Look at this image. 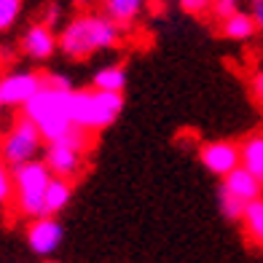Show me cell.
I'll use <instances>...</instances> for the list:
<instances>
[{
  "instance_id": "cell-29",
  "label": "cell",
  "mask_w": 263,
  "mask_h": 263,
  "mask_svg": "<svg viewBox=\"0 0 263 263\" xmlns=\"http://www.w3.org/2000/svg\"><path fill=\"white\" fill-rule=\"evenodd\" d=\"M46 263H54V260H46Z\"/></svg>"
},
{
  "instance_id": "cell-5",
  "label": "cell",
  "mask_w": 263,
  "mask_h": 263,
  "mask_svg": "<svg viewBox=\"0 0 263 263\" xmlns=\"http://www.w3.org/2000/svg\"><path fill=\"white\" fill-rule=\"evenodd\" d=\"M89 145H91L89 132L73 126L62 140L46 145L43 164L49 166V172L54 177H59V180H73V177H78L83 172V161H86L83 156H86Z\"/></svg>"
},
{
  "instance_id": "cell-16",
  "label": "cell",
  "mask_w": 263,
  "mask_h": 263,
  "mask_svg": "<svg viewBox=\"0 0 263 263\" xmlns=\"http://www.w3.org/2000/svg\"><path fill=\"white\" fill-rule=\"evenodd\" d=\"M220 30H223L226 38H231V41H250L258 32V25H255V19L250 11H236L234 16L220 22Z\"/></svg>"
},
{
  "instance_id": "cell-3",
  "label": "cell",
  "mask_w": 263,
  "mask_h": 263,
  "mask_svg": "<svg viewBox=\"0 0 263 263\" xmlns=\"http://www.w3.org/2000/svg\"><path fill=\"white\" fill-rule=\"evenodd\" d=\"M124 110V94L113 91H97V89H76L73 91V126L83 132H102L107 129Z\"/></svg>"
},
{
  "instance_id": "cell-22",
  "label": "cell",
  "mask_w": 263,
  "mask_h": 263,
  "mask_svg": "<svg viewBox=\"0 0 263 263\" xmlns=\"http://www.w3.org/2000/svg\"><path fill=\"white\" fill-rule=\"evenodd\" d=\"M212 3L215 0H180V8L185 14L201 16V14H207V11H212Z\"/></svg>"
},
{
  "instance_id": "cell-6",
  "label": "cell",
  "mask_w": 263,
  "mask_h": 263,
  "mask_svg": "<svg viewBox=\"0 0 263 263\" xmlns=\"http://www.w3.org/2000/svg\"><path fill=\"white\" fill-rule=\"evenodd\" d=\"M41 145H43V137H41L38 126H35L27 116H22L3 135V140H0V159L6 161V166L16 170L22 164L35 161Z\"/></svg>"
},
{
  "instance_id": "cell-25",
  "label": "cell",
  "mask_w": 263,
  "mask_h": 263,
  "mask_svg": "<svg viewBox=\"0 0 263 263\" xmlns=\"http://www.w3.org/2000/svg\"><path fill=\"white\" fill-rule=\"evenodd\" d=\"M57 22H59V6H49V11H46V22H43V25H46V27H54Z\"/></svg>"
},
{
  "instance_id": "cell-14",
  "label": "cell",
  "mask_w": 263,
  "mask_h": 263,
  "mask_svg": "<svg viewBox=\"0 0 263 263\" xmlns=\"http://www.w3.org/2000/svg\"><path fill=\"white\" fill-rule=\"evenodd\" d=\"M102 6H105V16L121 27V25H132L142 14L145 0H102Z\"/></svg>"
},
{
  "instance_id": "cell-17",
  "label": "cell",
  "mask_w": 263,
  "mask_h": 263,
  "mask_svg": "<svg viewBox=\"0 0 263 263\" xmlns=\"http://www.w3.org/2000/svg\"><path fill=\"white\" fill-rule=\"evenodd\" d=\"M126 86V70L121 65H105L94 73V86L97 91H113V94H121Z\"/></svg>"
},
{
  "instance_id": "cell-2",
  "label": "cell",
  "mask_w": 263,
  "mask_h": 263,
  "mask_svg": "<svg viewBox=\"0 0 263 263\" xmlns=\"http://www.w3.org/2000/svg\"><path fill=\"white\" fill-rule=\"evenodd\" d=\"M73 91L76 89H65V86H54L46 83L41 91L25 105V116L38 126L41 137L46 142H57L62 140L70 129H73V116H70V105H73Z\"/></svg>"
},
{
  "instance_id": "cell-21",
  "label": "cell",
  "mask_w": 263,
  "mask_h": 263,
  "mask_svg": "<svg viewBox=\"0 0 263 263\" xmlns=\"http://www.w3.org/2000/svg\"><path fill=\"white\" fill-rule=\"evenodd\" d=\"M236 11H239V0H215L212 3V14H215V19H220V22L234 16Z\"/></svg>"
},
{
  "instance_id": "cell-7",
  "label": "cell",
  "mask_w": 263,
  "mask_h": 263,
  "mask_svg": "<svg viewBox=\"0 0 263 263\" xmlns=\"http://www.w3.org/2000/svg\"><path fill=\"white\" fill-rule=\"evenodd\" d=\"M199 161L204 170H210L218 177H229L234 170H239V145L229 140L204 142L199 148Z\"/></svg>"
},
{
  "instance_id": "cell-18",
  "label": "cell",
  "mask_w": 263,
  "mask_h": 263,
  "mask_svg": "<svg viewBox=\"0 0 263 263\" xmlns=\"http://www.w3.org/2000/svg\"><path fill=\"white\" fill-rule=\"evenodd\" d=\"M218 207L223 212V218H229V220H242V215L247 210V204H242L239 199L229 196L226 191H218Z\"/></svg>"
},
{
  "instance_id": "cell-9",
  "label": "cell",
  "mask_w": 263,
  "mask_h": 263,
  "mask_svg": "<svg viewBox=\"0 0 263 263\" xmlns=\"http://www.w3.org/2000/svg\"><path fill=\"white\" fill-rule=\"evenodd\" d=\"M43 86V76L38 73H27V70H19V73H11L0 81V91H3V102L14 105V107H25L35 94Z\"/></svg>"
},
{
  "instance_id": "cell-20",
  "label": "cell",
  "mask_w": 263,
  "mask_h": 263,
  "mask_svg": "<svg viewBox=\"0 0 263 263\" xmlns=\"http://www.w3.org/2000/svg\"><path fill=\"white\" fill-rule=\"evenodd\" d=\"M14 199V180H11V170L6 166V161L0 159V210Z\"/></svg>"
},
{
  "instance_id": "cell-30",
  "label": "cell",
  "mask_w": 263,
  "mask_h": 263,
  "mask_svg": "<svg viewBox=\"0 0 263 263\" xmlns=\"http://www.w3.org/2000/svg\"><path fill=\"white\" fill-rule=\"evenodd\" d=\"M0 140H3V135H0Z\"/></svg>"
},
{
  "instance_id": "cell-8",
  "label": "cell",
  "mask_w": 263,
  "mask_h": 263,
  "mask_svg": "<svg viewBox=\"0 0 263 263\" xmlns=\"http://www.w3.org/2000/svg\"><path fill=\"white\" fill-rule=\"evenodd\" d=\"M65 239V229L57 218H35L30 226H27V245L35 255H51L54 250L62 245Z\"/></svg>"
},
{
  "instance_id": "cell-15",
  "label": "cell",
  "mask_w": 263,
  "mask_h": 263,
  "mask_svg": "<svg viewBox=\"0 0 263 263\" xmlns=\"http://www.w3.org/2000/svg\"><path fill=\"white\" fill-rule=\"evenodd\" d=\"M239 223H242V231L247 236V242L253 247H263V196L250 201Z\"/></svg>"
},
{
  "instance_id": "cell-10",
  "label": "cell",
  "mask_w": 263,
  "mask_h": 263,
  "mask_svg": "<svg viewBox=\"0 0 263 263\" xmlns=\"http://www.w3.org/2000/svg\"><path fill=\"white\" fill-rule=\"evenodd\" d=\"M220 191H226L229 196L239 199L242 204H250V201H255L263 196V183L255 180L253 175H250L247 170H234L229 177H223V183H220Z\"/></svg>"
},
{
  "instance_id": "cell-23",
  "label": "cell",
  "mask_w": 263,
  "mask_h": 263,
  "mask_svg": "<svg viewBox=\"0 0 263 263\" xmlns=\"http://www.w3.org/2000/svg\"><path fill=\"white\" fill-rule=\"evenodd\" d=\"M250 14H253L258 30H263V0H253V3H250Z\"/></svg>"
},
{
  "instance_id": "cell-13",
  "label": "cell",
  "mask_w": 263,
  "mask_h": 263,
  "mask_svg": "<svg viewBox=\"0 0 263 263\" xmlns=\"http://www.w3.org/2000/svg\"><path fill=\"white\" fill-rule=\"evenodd\" d=\"M70 199H73V185H70V180H59V177H54V180L49 183V188H46L43 215L57 218V215L70 204Z\"/></svg>"
},
{
  "instance_id": "cell-27",
  "label": "cell",
  "mask_w": 263,
  "mask_h": 263,
  "mask_svg": "<svg viewBox=\"0 0 263 263\" xmlns=\"http://www.w3.org/2000/svg\"><path fill=\"white\" fill-rule=\"evenodd\" d=\"M76 3H78V6H94L97 0H76Z\"/></svg>"
},
{
  "instance_id": "cell-4",
  "label": "cell",
  "mask_w": 263,
  "mask_h": 263,
  "mask_svg": "<svg viewBox=\"0 0 263 263\" xmlns=\"http://www.w3.org/2000/svg\"><path fill=\"white\" fill-rule=\"evenodd\" d=\"M14 180V210L25 218H43V201H46V188L54 180L49 166L43 161H30L11 170Z\"/></svg>"
},
{
  "instance_id": "cell-28",
  "label": "cell",
  "mask_w": 263,
  "mask_h": 263,
  "mask_svg": "<svg viewBox=\"0 0 263 263\" xmlns=\"http://www.w3.org/2000/svg\"><path fill=\"white\" fill-rule=\"evenodd\" d=\"M3 105H6V102H3V91H0V107H3Z\"/></svg>"
},
{
  "instance_id": "cell-24",
  "label": "cell",
  "mask_w": 263,
  "mask_h": 263,
  "mask_svg": "<svg viewBox=\"0 0 263 263\" xmlns=\"http://www.w3.org/2000/svg\"><path fill=\"white\" fill-rule=\"evenodd\" d=\"M253 94H255V100L263 107V70H258V73L253 76Z\"/></svg>"
},
{
  "instance_id": "cell-1",
  "label": "cell",
  "mask_w": 263,
  "mask_h": 263,
  "mask_svg": "<svg viewBox=\"0 0 263 263\" xmlns=\"http://www.w3.org/2000/svg\"><path fill=\"white\" fill-rule=\"evenodd\" d=\"M121 41V30L105 14H81L59 35V49L70 59H86L102 49H113Z\"/></svg>"
},
{
  "instance_id": "cell-12",
  "label": "cell",
  "mask_w": 263,
  "mask_h": 263,
  "mask_svg": "<svg viewBox=\"0 0 263 263\" xmlns=\"http://www.w3.org/2000/svg\"><path fill=\"white\" fill-rule=\"evenodd\" d=\"M239 166L263 183V132L245 137V142L239 145Z\"/></svg>"
},
{
  "instance_id": "cell-19",
  "label": "cell",
  "mask_w": 263,
  "mask_h": 263,
  "mask_svg": "<svg viewBox=\"0 0 263 263\" xmlns=\"http://www.w3.org/2000/svg\"><path fill=\"white\" fill-rule=\"evenodd\" d=\"M19 14H22V0H0V32L14 27Z\"/></svg>"
},
{
  "instance_id": "cell-11",
  "label": "cell",
  "mask_w": 263,
  "mask_h": 263,
  "mask_svg": "<svg viewBox=\"0 0 263 263\" xmlns=\"http://www.w3.org/2000/svg\"><path fill=\"white\" fill-rule=\"evenodd\" d=\"M57 46H59V38L46 25H32L25 32V38H22V51L32 59H49L57 51Z\"/></svg>"
},
{
  "instance_id": "cell-26",
  "label": "cell",
  "mask_w": 263,
  "mask_h": 263,
  "mask_svg": "<svg viewBox=\"0 0 263 263\" xmlns=\"http://www.w3.org/2000/svg\"><path fill=\"white\" fill-rule=\"evenodd\" d=\"M151 6H153V11H164V8H166V3H164V0H153Z\"/></svg>"
}]
</instances>
